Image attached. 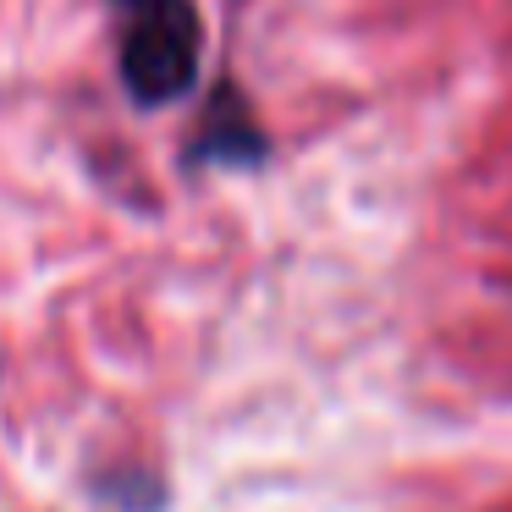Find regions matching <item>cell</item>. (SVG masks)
I'll return each mask as SVG.
<instances>
[{
	"label": "cell",
	"mask_w": 512,
	"mask_h": 512,
	"mask_svg": "<svg viewBox=\"0 0 512 512\" xmlns=\"http://www.w3.org/2000/svg\"><path fill=\"white\" fill-rule=\"evenodd\" d=\"M122 23V89L133 105L160 111L199 83L204 28L193 0H111Z\"/></svg>",
	"instance_id": "cell-1"
},
{
	"label": "cell",
	"mask_w": 512,
	"mask_h": 512,
	"mask_svg": "<svg viewBox=\"0 0 512 512\" xmlns=\"http://www.w3.org/2000/svg\"><path fill=\"white\" fill-rule=\"evenodd\" d=\"M193 160H204V166H259L265 160V133H259V122L248 116L243 94L232 83L215 89L210 116L199 127V144H193Z\"/></svg>",
	"instance_id": "cell-2"
}]
</instances>
